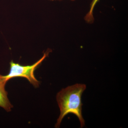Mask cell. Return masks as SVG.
Here are the masks:
<instances>
[{
	"instance_id": "cell-4",
	"label": "cell",
	"mask_w": 128,
	"mask_h": 128,
	"mask_svg": "<svg viewBox=\"0 0 128 128\" xmlns=\"http://www.w3.org/2000/svg\"><path fill=\"white\" fill-rule=\"evenodd\" d=\"M99 1V0H92V1L90 6L89 11L85 16L84 18L85 20L88 23L92 24L94 22V17L93 16V12H94V8Z\"/></svg>"
},
{
	"instance_id": "cell-1",
	"label": "cell",
	"mask_w": 128,
	"mask_h": 128,
	"mask_svg": "<svg viewBox=\"0 0 128 128\" xmlns=\"http://www.w3.org/2000/svg\"><path fill=\"white\" fill-rule=\"evenodd\" d=\"M86 88V86L84 84H76L62 89L57 94L56 98L60 114L56 128H59L62 120L69 114H74L77 117L81 128L84 126V120L82 114V96Z\"/></svg>"
},
{
	"instance_id": "cell-2",
	"label": "cell",
	"mask_w": 128,
	"mask_h": 128,
	"mask_svg": "<svg viewBox=\"0 0 128 128\" xmlns=\"http://www.w3.org/2000/svg\"><path fill=\"white\" fill-rule=\"evenodd\" d=\"M48 53H44L41 59L32 65L22 66L12 60L10 63L9 73L6 75L2 76V77L6 82L12 78L23 77L27 79L34 87H38L40 82L35 78L34 71L47 57Z\"/></svg>"
},
{
	"instance_id": "cell-3",
	"label": "cell",
	"mask_w": 128,
	"mask_h": 128,
	"mask_svg": "<svg viewBox=\"0 0 128 128\" xmlns=\"http://www.w3.org/2000/svg\"><path fill=\"white\" fill-rule=\"evenodd\" d=\"M6 82L0 74V107H2L7 112L11 110L12 105L8 98V93L5 90Z\"/></svg>"
},
{
	"instance_id": "cell-5",
	"label": "cell",
	"mask_w": 128,
	"mask_h": 128,
	"mask_svg": "<svg viewBox=\"0 0 128 128\" xmlns=\"http://www.w3.org/2000/svg\"><path fill=\"white\" fill-rule=\"evenodd\" d=\"M50 0L54 1V0ZM72 1H74L76 0H70Z\"/></svg>"
}]
</instances>
